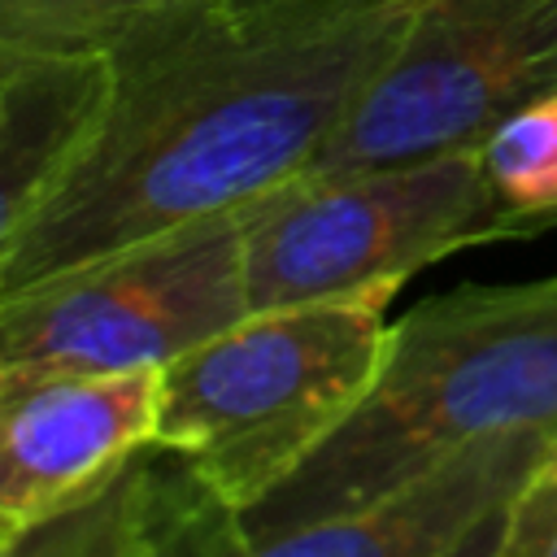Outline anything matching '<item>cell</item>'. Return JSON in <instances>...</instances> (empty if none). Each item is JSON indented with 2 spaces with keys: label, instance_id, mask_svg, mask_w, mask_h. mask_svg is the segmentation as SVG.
Instances as JSON below:
<instances>
[{
  "label": "cell",
  "instance_id": "17",
  "mask_svg": "<svg viewBox=\"0 0 557 557\" xmlns=\"http://www.w3.org/2000/svg\"><path fill=\"white\" fill-rule=\"evenodd\" d=\"M9 65H13V57H9V52H0V91H4V78H9Z\"/></svg>",
  "mask_w": 557,
  "mask_h": 557
},
{
  "label": "cell",
  "instance_id": "4",
  "mask_svg": "<svg viewBox=\"0 0 557 557\" xmlns=\"http://www.w3.org/2000/svg\"><path fill=\"white\" fill-rule=\"evenodd\" d=\"M531 235L535 231L500 205L479 148L300 174L248 218V313L379 287L400 292L405 278L453 252Z\"/></svg>",
  "mask_w": 557,
  "mask_h": 557
},
{
  "label": "cell",
  "instance_id": "10",
  "mask_svg": "<svg viewBox=\"0 0 557 557\" xmlns=\"http://www.w3.org/2000/svg\"><path fill=\"white\" fill-rule=\"evenodd\" d=\"M157 448L131 457L100 492L30 527L4 557H161L152 527Z\"/></svg>",
  "mask_w": 557,
  "mask_h": 557
},
{
  "label": "cell",
  "instance_id": "8",
  "mask_svg": "<svg viewBox=\"0 0 557 557\" xmlns=\"http://www.w3.org/2000/svg\"><path fill=\"white\" fill-rule=\"evenodd\" d=\"M157 370L44 374L0 366V557L152 444Z\"/></svg>",
  "mask_w": 557,
  "mask_h": 557
},
{
  "label": "cell",
  "instance_id": "18",
  "mask_svg": "<svg viewBox=\"0 0 557 557\" xmlns=\"http://www.w3.org/2000/svg\"><path fill=\"white\" fill-rule=\"evenodd\" d=\"M553 440H557V431H553Z\"/></svg>",
  "mask_w": 557,
  "mask_h": 557
},
{
  "label": "cell",
  "instance_id": "11",
  "mask_svg": "<svg viewBox=\"0 0 557 557\" xmlns=\"http://www.w3.org/2000/svg\"><path fill=\"white\" fill-rule=\"evenodd\" d=\"M500 205L535 235L557 226V91L518 104L479 144Z\"/></svg>",
  "mask_w": 557,
  "mask_h": 557
},
{
  "label": "cell",
  "instance_id": "13",
  "mask_svg": "<svg viewBox=\"0 0 557 557\" xmlns=\"http://www.w3.org/2000/svg\"><path fill=\"white\" fill-rule=\"evenodd\" d=\"M496 557H557V440L500 505Z\"/></svg>",
  "mask_w": 557,
  "mask_h": 557
},
{
  "label": "cell",
  "instance_id": "14",
  "mask_svg": "<svg viewBox=\"0 0 557 557\" xmlns=\"http://www.w3.org/2000/svg\"><path fill=\"white\" fill-rule=\"evenodd\" d=\"M235 17L244 22H292V17H335V13H357L383 0H222Z\"/></svg>",
  "mask_w": 557,
  "mask_h": 557
},
{
  "label": "cell",
  "instance_id": "5",
  "mask_svg": "<svg viewBox=\"0 0 557 557\" xmlns=\"http://www.w3.org/2000/svg\"><path fill=\"white\" fill-rule=\"evenodd\" d=\"M252 209L157 235L0 300V366L44 374L157 370L235 326L248 318L244 231Z\"/></svg>",
  "mask_w": 557,
  "mask_h": 557
},
{
  "label": "cell",
  "instance_id": "9",
  "mask_svg": "<svg viewBox=\"0 0 557 557\" xmlns=\"http://www.w3.org/2000/svg\"><path fill=\"white\" fill-rule=\"evenodd\" d=\"M104 91L109 65L100 52L13 57L0 91V270L30 213L87 139Z\"/></svg>",
  "mask_w": 557,
  "mask_h": 557
},
{
  "label": "cell",
  "instance_id": "7",
  "mask_svg": "<svg viewBox=\"0 0 557 557\" xmlns=\"http://www.w3.org/2000/svg\"><path fill=\"white\" fill-rule=\"evenodd\" d=\"M544 426L483 435L396 492L278 531H244L170 453L157 448L152 527L161 557H444L496 513L548 448Z\"/></svg>",
  "mask_w": 557,
  "mask_h": 557
},
{
  "label": "cell",
  "instance_id": "16",
  "mask_svg": "<svg viewBox=\"0 0 557 557\" xmlns=\"http://www.w3.org/2000/svg\"><path fill=\"white\" fill-rule=\"evenodd\" d=\"M22 4H26V0H0V26H4V22H9V17L22 9Z\"/></svg>",
  "mask_w": 557,
  "mask_h": 557
},
{
  "label": "cell",
  "instance_id": "15",
  "mask_svg": "<svg viewBox=\"0 0 557 557\" xmlns=\"http://www.w3.org/2000/svg\"><path fill=\"white\" fill-rule=\"evenodd\" d=\"M496 531H500V509L487 513L479 527H470L444 557H496Z\"/></svg>",
  "mask_w": 557,
  "mask_h": 557
},
{
  "label": "cell",
  "instance_id": "2",
  "mask_svg": "<svg viewBox=\"0 0 557 557\" xmlns=\"http://www.w3.org/2000/svg\"><path fill=\"white\" fill-rule=\"evenodd\" d=\"M531 426L557 431V274L461 283L392 322L366 400L292 479L235 518L261 535L344 513L483 435Z\"/></svg>",
  "mask_w": 557,
  "mask_h": 557
},
{
  "label": "cell",
  "instance_id": "12",
  "mask_svg": "<svg viewBox=\"0 0 557 557\" xmlns=\"http://www.w3.org/2000/svg\"><path fill=\"white\" fill-rule=\"evenodd\" d=\"M152 0H26L4 26L0 48L13 57L100 52L104 39Z\"/></svg>",
  "mask_w": 557,
  "mask_h": 557
},
{
  "label": "cell",
  "instance_id": "1",
  "mask_svg": "<svg viewBox=\"0 0 557 557\" xmlns=\"http://www.w3.org/2000/svg\"><path fill=\"white\" fill-rule=\"evenodd\" d=\"M418 0L244 22L222 0H152L100 48L104 104L4 270L0 300L157 235L239 213L309 174Z\"/></svg>",
  "mask_w": 557,
  "mask_h": 557
},
{
  "label": "cell",
  "instance_id": "3",
  "mask_svg": "<svg viewBox=\"0 0 557 557\" xmlns=\"http://www.w3.org/2000/svg\"><path fill=\"white\" fill-rule=\"evenodd\" d=\"M396 292L261 309L157 370L152 448L222 509L248 513L366 400L387 352Z\"/></svg>",
  "mask_w": 557,
  "mask_h": 557
},
{
  "label": "cell",
  "instance_id": "6",
  "mask_svg": "<svg viewBox=\"0 0 557 557\" xmlns=\"http://www.w3.org/2000/svg\"><path fill=\"white\" fill-rule=\"evenodd\" d=\"M544 91H557V0H418L309 174L479 148Z\"/></svg>",
  "mask_w": 557,
  "mask_h": 557
}]
</instances>
